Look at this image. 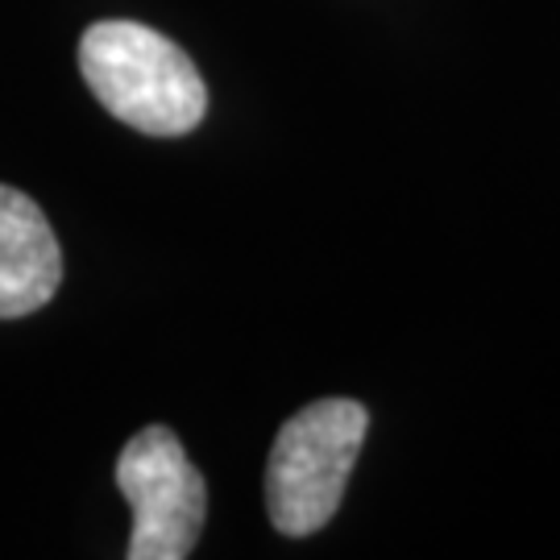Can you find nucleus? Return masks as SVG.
<instances>
[{
	"label": "nucleus",
	"instance_id": "nucleus-1",
	"mask_svg": "<svg viewBox=\"0 0 560 560\" xmlns=\"http://www.w3.org/2000/svg\"><path fill=\"white\" fill-rule=\"evenodd\" d=\"M80 71L113 117L150 138H183L208 113L196 62L141 21H96L80 38Z\"/></svg>",
	"mask_w": 560,
	"mask_h": 560
},
{
	"label": "nucleus",
	"instance_id": "nucleus-2",
	"mask_svg": "<svg viewBox=\"0 0 560 560\" xmlns=\"http://www.w3.org/2000/svg\"><path fill=\"white\" fill-rule=\"evenodd\" d=\"M370 411L353 399L307 402L279 428L266 465V511L282 536H312L337 515Z\"/></svg>",
	"mask_w": 560,
	"mask_h": 560
},
{
	"label": "nucleus",
	"instance_id": "nucleus-3",
	"mask_svg": "<svg viewBox=\"0 0 560 560\" xmlns=\"http://www.w3.org/2000/svg\"><path fill=\"white\" fill-rule=\"evenodd\" d=\"M117 486L133 506L125 557L183 560L196 552L208 515V490L171 428L150 423L138 436H129L117 457Z\"/></svg>",
	"mask_w": 560,
	"mask_h": 560
},
{
	"label": "nucleus",
	"instance_id": "nucleus-4",
	"mask_svg": "<svg viewBox=\"0 0 560 560\" xmlns=\"http://www.w3.org/2000/svg\"><path fill=\"white\" fill-rule=\"evenodd\" d=\"M62 249L38 203L0 183V320L30 316L55 300Z\"/></svg>",
	"mask_w": 560,
	"mask_h": 560
}]
</instances>
